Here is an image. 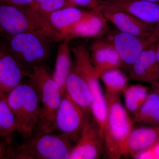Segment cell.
I'll return each instance as SVG.
<instances>
[{"instance_id": "5", "label": "cell", "mask_w": 159, "mask_h": 159, "mask_svg": "<svg viewBox=\"0 0 159 159\" xmlns=\"http://www.w3.org/2000/svg\"><path fill=\"white\" fill-rule=\"evenodd\" d=\"M3 40L10 53L29 73L48 59L51 44L59 42L52 36L34 32L20 33Z\"/></svg>"}, {"instance_id": "7", "label": "cell", "mask_w": 159, "mask_h": 159, "mask_svg": "<svg viewBox=\"0 0 159 159\" xmlns=\"http://www.w3.org/2000/svg\"><path fill=\"white\" fill-rule=\"evenodd\" d=\"M71 49L75 58L74 65L85 80L90 90L93 98L91 113L93 119L102 132L107 118L108 105L99 83L100 78L91 61L89 50L82 43L77 44Z\"/></svg>"}, {"instance_id": "14", "label": "cell", "mask_w": 159, "mask_h": 159, "mask_svg": "<svg viewBox=\"0 0 159 159\" xmlns=\"http://www.w3.org/2000/svg\"><path fill=\"white\" fill-rule=\"evenodd\" d=\"M98 38L89 50L91 61L98 77L111 70L120 69L123 63L119 54L108 39Z\"/></svg>"}, {"instance_id": "10", "label": "cell", "mask_w": 159, "mask_h": 159, "mask_svg": "<svg viewBox=\"0 0 159 159\" xmlns=\"http://www.w3.org/2000/svg\"><path fill=\"white\" fill-rule=\"evenodd\" d=\"M123 63V66L130 69L144 50L157 42L154 35L140 37L117 30L108 37Z\"/></svg>"}, {"instance_id": "13", "label": "cell", "mask_w": 159, "mask_h": 159, "mask_svg": "<svg viewBox=\"0 0 159 159\" xmlns=\"http://www.w3.org/2000/svg\"><path fill=\"white\" fill-rule=\"evenodd\" d=\"M99 9L125 12L151 24L159 20V4L142 0H102Z\"/></svg>"}, {"instance_id": "30", "label": "cell", "mask_w": 159, "mask_h": 159, "mask_svg": "<svg viewBox=\"0 0 159 159\" xmlns=\"http://www.w3.org/2000/svg\"><path fill=\"white\" fill-rule=\"evenodd\" d=\"M154 35L157 39V41L159 40V20L156 25L155 29L153 32Z\"/></svg>"}, {"instance_id": "27", "label": "cell", "mask_w": 159, "mask_h": 159, "mask_svg": "<svg viewBox=\"0 0 159 159\" xmlns=\"http://www.w3.org/2000/svg\"><path fill=\"white\" fill-rule=\"evenodd\" d=\"M136 159H159V141L151 148L139 154Z\"/></svg>"}, {"instance_id": "3", "label": "cell", "mask_w": 159, "mask_h": 159, "mask_svg": "<svg viewBox=\"0 0 159 159\" xmlns=\"http://www.w3.org/2000/svg\"><path fill=\"white\" fill-rule=\"evenodd\" d=\"M28 78L37 89L41 106L40 117L35 133L52 132L54 118L63 94L44 63L34 67Z\"/></svg>"}, {"instance_id": "26", "label": "cell", "mask_w": 159, "mask_h": 159, "mask_svg": "<svg viewBox=\"0 0 159 159\" xmlns=\"http://www.w3.org/2000/svg\"><path fill=\"white\" fill-rule=\"evenodd\" d=\"M75 6H80L89 10L99 9L102 0H68Z\"/></svg>"}, {"instance_id": "21", "label": "cell", "mask_w": 159, "mask_h": 159, "mask_svg": "<svg viewBox=\"0 0 159 159\" xmlns=\"http://www.w3.org/2000/svg\"><path fill=\"white\" fill-rule=\"evenodd\" d=\"M71 52L69 42L63 41L60 43L57 48L55 68L52 76L62 94L64 93L66 80L72 67Z\"/></svg>"}, {"instance_id": "29", "label": "cell", "mask_w": 159, "mask_h": 159, "mask_svg": "<svg viewBox=\"0 0 159 159\" xmlns=\"http://www.w3.org/2000/svg\"><path fill=\"white\" fill-rule=\"evenodd\" d=\"M33 2V0H0V3L24 8L30 7Z\"/></svg>"}, {"instance_id": "22", "label": "cell", "mask_w": 159, "mask_h": 159, "mask_svg": "<svg viewBox=\"0 0 159 159\" xmlns=\"http://www.w3.org/2000/svg\"><path fill=\"white\" fill-rule=\"evenodd\" d=\"M134 115V121L139 123L159 124V97L156 92L148 93L145 102Z\"/></svg>"}, {"instance_id": "11", "label": "cell", "mask_w": 159, "mask_h": 159, "mask_svg": "<svg viewBox=\"0 0 159 159\" xmlns=\"http://www.w3.org/2000/svg\"><path fill=\"white\" fill-rule=\"evenodd\" d=\"M29 74L10 53L4 41L0 40V99H4Z\"/></svg>"}, {"instance_id": "17", "label": "cell", "mask_w": 159, "mask_h": 159, "mask_svg": "<svg viewBox=\"0 0 159 159\" xmlns=\"http://www.w3.org/2000/svg\"><path fill=\"white\" fill-rule=\"evenodd\" d=\"M64 92L87 114L91 113L93 98L90 90L74 64L66 80Z\"/></svg>"}, {"instance_id": "8", "label": "cell", "mask_w": 159, "mask_h": 159, "mask_svg": "<svg viewBox=\"0 0 159 159\" xmlns=\"http://www.w3.org/2000/svg\"><path fill=\"white\" fill-rule=\"evenodd\" d=\"M89 115L64 92L55 115L52 132L57 131L75 142Z\"/></svg>"}, {"instance_id": "24", "label": "cell", "mask_w": 159, "mask_h": 159, "mask_svg": "<svg viewBox=\"0 0 159 159\" xmlns=\"http://www.w3.org/2000/svg\"><path fill=\"white\" fill-rule=\"evenodd\" d=\"M16 119L4 99H0V133L5 137L17 132Z\"/></svg>"}, {"instance_id": "23", "label": "cell", "mask_w": 159, "mask_h": 159, "mask_svg": "<svg viewBox=\"0 0 159 159\" xmlns=\"http://www.w3.org/2000/svg\"><path fill=\"white\" fill-rule=\"evenodd\" d=\"M148 88L141 84L128 86L123 91L125 107L134 114L141 107L147 98Z\"/></svg>"}, {"instance_id": "18", "label": "cell", "mask_w": 159, "mask_h": 159, "mask_svg": "<svg viewBox=\"0 0 159 159\" xmlns=\"http://www.w3.org/2000/svg\"><path fill=\"white\" fill-rule=\"evenodd\" d=\"M159 141V127H141L133 129L127 138L125 155L136 157Z\"/></svg>"}, {"instance_id": "9", "label": "cell", "mask_w": 159, "mask_h": 159, "mask_svg": "<svg viewBox=\"0 0 159 159\" xmlns=\"http://www.w3.org/2000/svg\"><path fill=\"white\" fill-rule=\"evenodd\" d=\"M104 149L103 134L93 119L87 117L69 159H99Z\"/></svg>"}, {"instance_id": "25", "label": "cell", "mask_w": 159, "mask_h": 159, "mask_svg": "<svg viewBox=\"0 0 159 159\" xmlns=\"http://www.w3.org/2000/svg\"><path fill=\"white\" fill-rule=\"evenodd\" d=\"M72 6H75L68 0H33L29 7L48 20L49 16L54 11Z\"/></svg>"}, {"instance_id": "6", "label": "cell", "mask_w": 159, "mask_h": 159, "mask_svg": "<svg viewBox=\"0 0 159 159\" xmlns=\"http://www.w3.org/2000/svg\"><path fill=\"white\" fill-rule=\"evenodd\" d=\"M108 111L103 129L104 150L111 159L125 155L127 138L134 128L133 122L120 99L107 103Z\"/></svg>"}, {"instance_id": "12", "label": "cell", "mask_w": 159, "mask_h": 159, "mask_svg": "<svg viewBox=\"0 0 159 159\" xmlns=\"http://www.w3.org/2000/svg\"><path fill=\"white\" fill-rule=\"evenodd\" d=\"M107 21L100 9L91 10L88 15L63 31L61 39L69 42L80 38L101 37L108 30Z\"/></svg>"}, {"instance_id": "31", "label": "cell", "mask_w": 159, "mask_h": 159, "mask_svg": "<svg viewBox=\"0 0 159 159\" xmlns=\"http://www.w3.org/2000/svg\"><path fill=\"white\" fill-rule=\"evenodd\" d=\"M156 52L158 60L159 62V40L156 43Z\"/></svg>"}, {"instance_id": "19", "label": "cell", "mask_w": 159, "mask_h": 159, "mask_svg": "<svg viewBox=\"0 0 159 159\" xmlns=\"http://www.w3.org/2000/svg\"><path fill=\"white\" fill-rule=\"evenodd\" d=\"M90 10H82L76 6L66 7L51 13L48 20L52 29L61 36L63 31L88 15Z\"/></svg>"}, {"instance_id": "34", "label": "cell", "mask_w": 159, "mask_h": 159, "mask_svg": "<svg viewBox=\"0 0 159 159\" xmlns=\"http://www.w3.org/2000/svg\"><path fill=\"white\" fill-rule=\"evenodd\" d=\"M1 137H4L2 135L0 134V138H1Z\"/></svg>"}, {"instance_id": "4", "label": "cell", "mask_w": 159, "mask_h": 159, "mask_svg": "<svg viewBox=\"0 0 159 159\" xmlns=\"http://www.w3.org/2000/svg\"><path fill=\"white\" fill-rule=\"evenodd\" d=\"M16 148H11V158L69 159L72 141L58 134L34 133Z\"/></svg>"}, {"instance_id": "28", "label": "cell", "mask_w": 159, "mask_h": 159, "mask_svg": "<svg viewBox=\"0 0 159 159\" xmlns=\"http://www.w3.org/2000/svg\"><path fill=\"white\" fill-rule=\"evenodd\" d=\"M0 138V159L11 158V147L9 139H1Z\"/></svg>"}, {"instance_id": "1", "label": "cell", "mask_w": 159, "mask_h": 159, "mask_svg": "<svg viewBox=\"0 0 159 159\" xmlns=\"http://www.w3.org/2000/svg\"><path fill=\"white\" fill-rule=\"evenodd\" d=\"M16 119L18 132L25 139L36 131L41 110L37 89L28 79L23 81L4 98Z\"/></svg>"}, {"instance_id": "16", "label": "cell", "mask_w": 159, "mask_h": 159, "mask_svg": "<svg viewBox=\"0 0 159 159\" xmlns=\"http://www.w3.org/2000/svg\"><path fill=\"white\" fill-rule=\"evenodd\" d=\"M102 12L107 20L112 23L117 30L123 33L137 37H147L153 34L155 29L156 24L146 22L125 12Z\"/></svg>"}, {"instance_id": "15", "label": "cell", "mask_w": 159, "mask_h": 159, "mask_svg": "<svg viewBox=\"0 0 159 159\" xmlns=\"http://www.w3.org/2000/svg\"><path fill=\"white\" fill-rule=\"evenodd\" d=\"M156 43L144 50L131 67L129 79L152 85L159 82V62L156 52Z\"/></svg>"}, {"instance_id": "35", "label": "cell", "mask_w": 159, "mask_h": 159, "mask_svg": "<svg viewBox=\"0 0 159 159\" xmlns=\"http://www.w3.org/2000/svg\"><path fill=\"white\" fill-rule=\"evenodd\" d=\"M0 134L2 135L3 136H4V137H5V136L3 135L2 134H1V133H0Z\"/></svg>"}, {"instance_id": "2", "label": "cell", "mask_w": 159, "mask_h": 159, "mask_svg": "<svg viewBox=\"0 0 159 159\" xmlns=\"http://www.w3.org/2000/svg\"><path fill=\"white\" fill-rule=\"evenodd\" d=\"M34 32L55 38L61 37L49 24L48 20L30 7H20L0 3V37L8 39L16 34Z\"/></svg>"}, {"instance_id": "33", "label": "cell", "mask_w": 159, "mask_h": 159, "mask_svg": "<svg viewBox=\"0 0 159 159\" xmlns=\"http://www.w3.org/2000/svg\"><path fill=\"white\" fill-rule=\"evenodd\" d=\"M142 1H146V2H150L159 4V0H142Z\"/></svg>"}, {"instance_id": "32", "label": "cell", "mask_w": 159, "mask_h": 159, "mask_svg": "<svg viewBox=\"0 0 159 159\" xmlns=\"http://www.w3.org/2000/svg\"><path fill=\"white\" fill-rule=\"evenodd\" d=\"M154 89H155V92L158 94L159 97V82L158 83L156 84H153L152 85Z\"/></svg>"}, {"instance_id": "20", "label": "cell", "mask_w": 159, "mask_h": 159, "mask_svg": "<svg viewBox=\"0 0 159 159\" xmlns=\"http://www.w3.org/2000/svg\"><path fill=\"white\" fill-rule=\"evenodd\" d=\"M105 89L107 103L119 99L120 94L128 86L129 78L120 69L111 70L100 77Z\"/></svg>"}]
</instances>
